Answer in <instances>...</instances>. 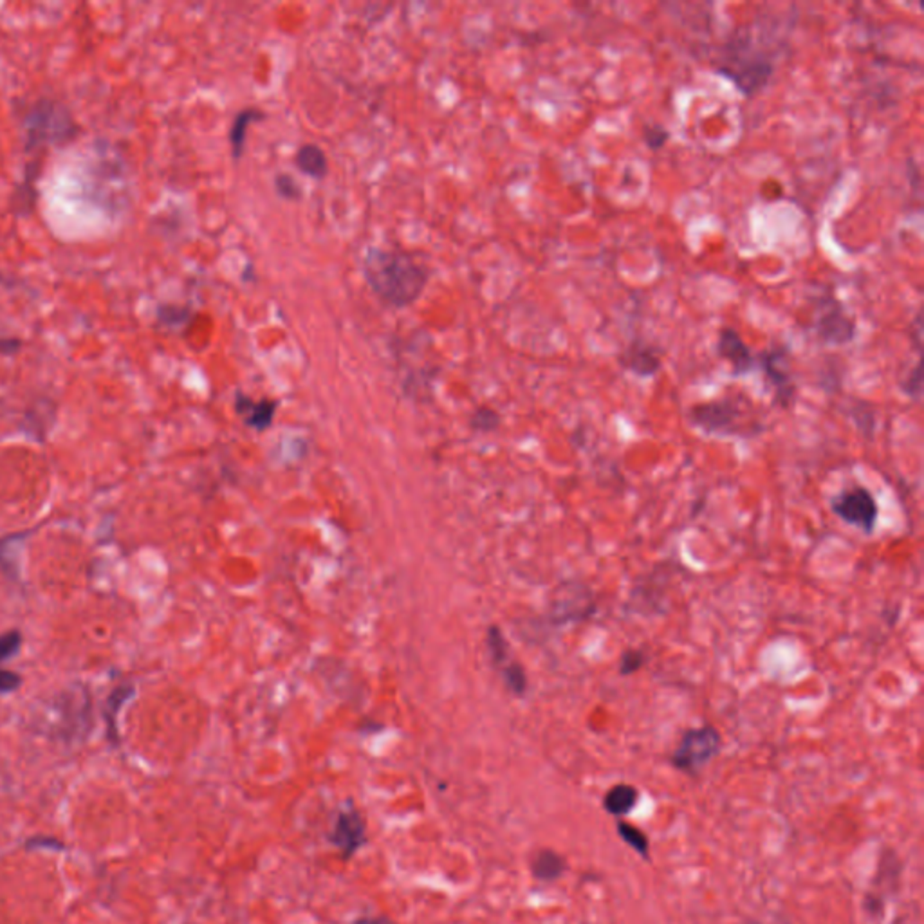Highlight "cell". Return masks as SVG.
Wrapping results in <instances>:
<instances>
[{"label":"cell","instance_id":"2","mask_svg":"<svg viewBox=\"0 0 924 924\" xmlns=\"http://www.w3.org/2000/svg\"><path fill=\"white\" fill-rule=\"evenodd\" d=\"M715 73L730 80L746 98H753L771 82L775 58L757 46L751 30L739 28L723 44Z\"/></svg>","mask_w":924,"mask_h":924},{"label":"cell","instance_id":"11","mask_svg":"<svg viewBox=\"0 0 924 924\" xmlns=\"http://www.w3.org/2000/svg\"><path fill=\"white\" fill-rule=\"evenodd\" d=\"M617 361L625 370L635 374L637 378H652L662 367L661 352L653 345H650L643 340H634L619 354Z\"/></svg>","mask_w":924,"mask_h":924},{"label":"cell","instance_id":"27","mask_svg":"<svg viewBox=\"0 0 924 924\" xmlns=\"http://www.w3.org/2000/svg\"><path fill=\"white\" fill-rule=\"evenodd\" d=\"M28 847L35 848V847H53V848H62V843L60 841H55V840H35L31 843H28Z\"/></svg>","mask_w":924,"mask_h":924},{"label":"cell","instance_id":"24","mask_svg":"<svg viewBox=\"0 0 924 924\" xmlns=\"http://www.w3.org/2000/svg\"><path fill=\"white\" fill-rule=\"evenodd\" d=\"M190 309H184V307H172V306H164L159 309V320L163 324H166L168 327H179L181 324L188 322L190 318Z\"/></svg>","mask_w":924,"mask_h":924},{"label":"cell","instance_id":"5","mask_svg":"<svg viewBox=\"0 0 924 924\" xmlns=\"http://www.w3.org/2000/svg\"><path fill=\"white\" fill-rule=\"evenodd\" d=\"M813 331L825 345H847L856 338V318L831 293H823L814 304Z\"/></svg>","mask_w":924,"mask_h":924},{"label":"cell","instance_id":"3","mask_svg":"<svg viewBox=\"0 0 924 924\" xmlns=\"http://www.w3.org/2000/svg\"><path fill=\"white\" fill-rule=\"evenodd\" d=\"M22 125L30 150L67 143L80 132L71 112L62 103L48 98L30 105Z\"/></svg>","mask_w":924,"mask_h":924},{"label":"cell","instance_id":"8","mask_svg":"<svg viewBox=\"0 0 924 924\" xmlns=\"http://www.w3.org/2000/svg\"><path fill=\"white\" fill-rule=\"evenodd\" d=\"M327 840L343 859L354 857L367 845V822L361 813L356 807L340 809Z\"/></svg>","mask_w":924,"mask_h":924},{"label":"cell","instance_id":"17","mask_svg":"<svg viewBox=\"0 0 924 924\" xmlns=\"http://www.w3.org/2000/svg\"><path fill=\"white\" fill-rule=\"evenodd\" d=\"M237 410L241 415L246 417V422L250 426L264 430L271 424V419L277 410V403L268 401V399L255 403L250 397H246L244 394H237Z\"/></svg>","mask_w":924,"mask_h":924},{"label":"cell","instance_id":"22","mask_svg":"<svg viewBox=\"0 0 924 924\" xmlns=\"http://www.w3.org/2000/svg\"><path fill=\"white\" fill-rule=\"evenodd\" d=\"M644 662H646V655L641 650H635V648L626 650L621 653V659H619V673L632 675L637 670H641Z\"/></svg>","mask_w":924,"mask_h":924},{"label":"cell","instance_id":"9","mask_svg":"<svg viewBox=\"0 0 924 924\" xmlns=\"http://www.w3.org/2000/svg\"><path fill=\"white\" fill-rule=\"evenodd\" d=\"M786 361H787V351L784 347L768 349V351L759 352V356H757V365L764 372L768 385L773 388L775 403L780 404L782 408H789L791 403L795 401V394H796V386L789 376Z\"/></svg>","mask_w":924,"mask_h":924},{"label":"cell","instance_id":"14","mask_svg":"<svg viewBox=\"0 0 924 924\" xmlns=\"http://www.w3.org/2000/svg\"><path fill=\"white\" fill-rule=\"evenodd\" d=\"M266 120V112L259 111V109H244L241 111L234 123H231V129H229V143H231V155H234L235 161H239L244 154V147H246V134H248V127L255 121H264Z\"/></svg>","mask_w":924,"mask_h":924},{"label":"cell","instance_id":"13","mask_svg":"<svg viewBox=\"0 0 924 924\" xmlns=\"http://www.w3.org/2000/svg\"><path fill=\"white\" fill-rule=\"evenodd\" d=\"M134 691H136L134 684H120V686H116L111 691V696L105 701L103 719H105V724H107V737L114 744L120 742V737H118V715H120L123 705L134 696Z\"/></svg>","mask_w":924,"mask_h":924},{"label":"cell","instance_id":"15","mask_svg":"<svg viewBox=\"0 0 924 924\" xmlns=\"http://www.w3.org/2000/svg\"><path fill=\"white\" fill-rule=\"evenodd\" d=\"M637 802H639V791L634 786L617 784L605 793L603 809L616 818H623L634 811Z\"/></svg>","mask_w":924,"mask_h":924},{"label":"cell","instance_id":"7","mask_svg":"<svg viewBox=\"0 0 924 924\" xmlns=\"http://www.w3.org/2000/svg\"><path fill=\"white\" fill-rule=\"evenodd\" d=\"M832 511L848 526L870 535L877 522V504L865 488H852L832 501Z\"/></svg>","mask_w":924,"mask_h":924},{"label":"cell","instance_id":"20","mask_svg":"<svg viewBox=\"0 0 924 924\" xmlns=\"http://www.w3.org/2000/svg\"><path fill=\"white\" fill-rule=\"evenodd\" d=\"M22 646V634L19 630H8L0 634V662L12 659Z\"/></svg>","mask_w":924,"mask_h":924},{"label":"cell","instance_id":"6","mask_svg":"<svg viewBox=\"0 0 924 924\" xmlns=\"http://www.w3.org/2000/svg\"><path fill=\"white\" fill-rule=\"evenodd\" d=\"M742 408L737 399L724 397L689 408V419L697 428L717 435H741Z\"/></svg>","mask_w":924,"mask_h":924},{"label":"cell","instance_id":"16","mask_svg":"<svg viewBox=\"0 0 924 924\" xmlns=\"http://www.w3.org/2000/svg\"><path fill=\"white\" fill-rule=\"evenodd\" d=\"M295 164L302 173H306L313 179H324L329 172L327 155L315 143H306L298 148V152L295 155Z\"/></svg>","mask_w":924,"mask_h":924},{"label":"cell","instance_id":"18","mask_svg":"<svg viewBox=\"0 0 924 924\" xmlns=\"http://www.w3.org/2000/svg\"><path fill=\"white\" fill-rule=\"evenodd\" d=\"M616 831H617L619 838H621V840H623V841H625L632 850H635L643 859H646V861L650 859V854H648V850H650V841H648L646 834H644L641 829H637V827H634V825H630L628 822H625V820H621V818H619V820H617V823H616Z\"/></svg>","mask_w":924,"mask_h":924},{"label":"cell","instance_id":"1","mask_svg":"<svg viewBox=\"0 0 924 924\" xmlns=\"http://www.w3.org/2000/svg\"><path fill=\"white\" fill-rule=\"evenodd\" d=\"M363 275L372 293L386 306L403 309L415 304L426 284L428 271L412 255L372 248L363 261Z\"/></svg>","mask_w":924,"mask_h":924},{"label":"cell","instance_id":"4","mask_svg":"<svg viewBox=\"0 0 924 924\" xmlns=\"http://www.w3.org/2000/svg\"><path fill=\"white\" fill-rule=\"evenodd\" d=\"M721 753V733L714 726H703L696 730H688L675 751L670 757V762L675 769L696 777L699 775L717 755Z\"/></svg>","mask_w":924,"mask_h":924},{"label":"cell","instance_id":"21","mask_svg":"<svg viewBox=\"0 0 924 924\" xmlns=\"http://www.w3.org/2000/svg\"><path fill=\"white\" fill-rule=\"evenodd\" d=\"M275 190L277 193L286 199V200H297L302 197V190H300V184L297 182V179L289 173H279L275 177Z\"/></svg>","mask_w":924,"mask_h":924},{"label":"cell","instance_id":"23","mask_svg":"<svg viewBox=\"0 0 924 924\" xmlns=\"http://www.w3.org/2000/svg\"><path fill=\"white\" fill-rule=\"evenodd\" d=\"M668 138H670V132L662 125H650V127H644V130H643L644 145L650 150L662 148L664 143L668 141Z\"/></svg>","mask_w":924,"mask_h":924},{"label":"cell","instance_id":"12","mask_svg":"<svg viewBox=\"0 0 924 924\" xmlns=\"http://www.w3.org/2000/svg\"><path fill=\"white\" fill-rule=\"evenodd\" d=\"M567 872L565 857L553 848H540L531 857V874L537 881L553 883Z\"/></svg>","mask_w":924,"mask_h":924},{"label":"cell","instance_id":"19","mask_svg":"<svg viewBox=\"0 0 924 924\" xmlns=\"http://www.w3.org/2000/svg\"><path fill=\"white\" fill-rule=\"evenodd\" d=\"M901 390L911 399L920 397V392H922V360L920 358L915 363L913 370H910L908 376L901 381Z\"/></svg>","mask_w":924,"mask_h":924},{"label":"cell","instance_id":"10","mask_svg":"<svg viewBox=\"0 0 924 924\" xmlns=\"http://www.w3.org/2000/svg\"><path fill=\"white\" fill-rule=\"evenodd\" d=\"M715 351L719 358L732 367L733 376H746L757 367V358L753 356L748 343L742 340L741 333L733 327L719 329Z\"/></svg>","mask_w":924,"mask_h":924},{"label":"cell","instance_id":"26","mask_svg":"<svg viewBox=\"0 0 924 924\" xmlns=\"http://www.w3.org/2000/svg\"><path fill=\"white\" fill-rule=\"evenodd\" d=\"M352 924H397V922L385 915H376V917H358L356 920H352Z\"/></svg>","mask_w":924,"mask_h":924},{"label":"cell","instance_id":"25","mask_svg":"<svg viewBox=\"0 0 924 924\" xmlns=\"http://www.w3.org/2000/svg\"><path fill=\"white\" fill-rule=\"evenodd\" d=\"M22 684V675L6 668H0V693H12Z\"/></svg>","mask_w":924,"mask_h":924}]
</instances>
